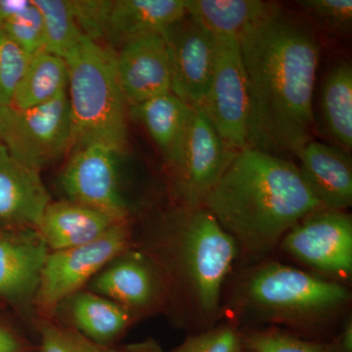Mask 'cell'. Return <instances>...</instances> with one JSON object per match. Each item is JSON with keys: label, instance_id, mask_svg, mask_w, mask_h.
<instances>
[{"label": "cell", "instance_id": "obj_1", "mask_svg": "<svg viewBox=\"0 0 352 352\" xmlns=\"http://www.w3.org/2000/svg\"><path fill=\"white\" fill-rule=\"evenodd\" d=\"M239 43L249 87V147L296 156L312 140L316 126L318 39L307 24L279 8Z\"/></svg>", "mask_w": 352, "mask_h": 352}, {"label": "cell", "instance_id": "obj_2", "mask_svg": "<svg viewBox=\"0 0 352 352\" xmlns=\"http://www.w3.org/2000/svg\"><path fill=\"white\" fill-rule=\"evenodd\" d=\"M203 207L239 252L254 258L272 251L294 226L322 208L296 164L252 147L235 153Z\"/></svg>", "mask_w": 352, "mask_h": 352}, {"label": "cell", "instance_id": "obj_3", "mask_svg": "<svg viewBox=\"0 0 352 352\" xmlns=\"http://www.w3.org/2000/svg\"><path fill=\"white\" fill-rule=\"evenodd\" d=\"M171 267L201 331L212 328L237 245L207 208L184 207L166 236Z\"/></svg>", "mask_w": 352, "mask_h": 352}, {"label": "cell", "instance_id": "obj_4", "mask_svg": "<svg viewBox=\"0 0 352 352\" xmlns=\"http://www.w3.org/2000/svg\"><path fill=\"white\" fill-rule=\"evenodd\" d=\"M75 148L102 143L120 155L127 148V103L118 76L117 53L82 36L65 59Z\"/></svg>", "mask_w": 352, "mask_h": 352}, {"label": "cell", "instance_id": "obj_5", "mask_svg": "<svg viewBox=\"0 0 352 352\" xmlns=\"http://www.w3.org/2000/svg\"><path fill=\"white\" fill-rule=\"evenodd\" d=\"M339 281L279 263L252 270L241 283L236 303L245 314L294 328H316L349 305Z\"/></svg>", "mask_w": 352, "mask_h": 352}, {"label": "cell", "instance_id": "obj_6", "mask_svg": "<svg viewBox=\"0 0 352 352\" xmlns=\"http://www.w3.org/2000/svg\"><path fill=\"white\" fill-rule=\"evenodd\" d=\"M68 92L30 109L0 106V144L20 163L41 171L73 147Z\"/></svg>", "mask_w": 352, "mask_h": 352}, {"label": "cell", "instance_id": "obj_7", "mask_svg": "<svg viewBox=\"0 0 352 352\" xmlns=\"http://www.w3.org/2000/svg\"><path fill=\"white\" fill-rule=\"evenodd\" d=\"M214 76L201 108L231 149L249 147L250 97L239 41L214 38Z\"/></svg>", "mask_w": 352, "mask_h": 352}, {"label": "cell", "instance_id": "obj_8", "mask_svg": "<svg viewBox=\"0 0 352 352\" xmlns=\"http://www.w3.org/2000/svg\"><path fill=\"white\" fill-rule=\"evenodd\" d=\"M129 242V233L124 222L89 244L50 252L34 298L38 307L51 311L80 292L83 285L124 251Z\"/></svg>", "mask_w": 352, "mask_h": 352}, {"label": "cell", "instance_id": "obj_9", "mask_svg": "<svg viewBox=\"0 0 352 352\" xmlns=\"http://www.w3.org/2000/svg\"><path fill=\"white\" fill-rule=\"evenodd\" d=\"M292 256L336 280L352 273V219L346 210L321 208L310 212L281 241Z\"/></svg>", "mask_w": 352, "mask_h": 352}, {"label": "cell", "instance_id": "obj_10", "mask_svg": "<svg viewBox=\"0 0 352 352\" xmlns=\"http://www.w3.org/2000/svg\"><path fill=\"white\" fill-rule=\"evenodd\" d=\"M120 156L102 143L75 148L61 175V186L69 201L126 222L129 208L120 188Z\"/></svg>", "mask_w": 352, "mask_h": 352}, {"label": "cell", "instance_id": "obj_11", "mask_svg": "<svg viewBox=\"0 0 352 352\" xmlns=\"http://www.w3.org/2000/svg\"><path fill=\"white\" fill-rule=\"evenodd\" d=\"M171 76V92L190 107L201 108L217 58L214 36L186 12L162 34Z\"/></svg>", "mask_w": 352, "mask_h": 352}, {"label": "cell", "instance_id": "obj_12", "mask_svg": "<svg viewBox=\"0 0 352 352\" xmlns=\"http://www.w3.org/2000/svg\"><path fill=\"white\" fill-rule=\"evenodd\" d=\"M201 109H194L179 163L173 168L184 207H201L235 156Z\"/></svg>", "mask_w": 352, "mask_h": 352}, {"label": "cell", "instance_id": "obj_13", "mask_svg": "<svg viewBox=\"0 0 352 352\" xmlns=\"http://www.w3.org/2000/svg\"><path fill=\"white\" fill-rule=\"evenodd\" d=\"M117 69L129 107L171 92L170 62L162 34L139 38L120 48Z\"/></svg>", "mask_w": 352, "mask_h": 352}, {"label": "cell", "instance_id": "obj_14", "mask_svg": "<svg viewBox=\"0 0 352 352\" xmlns=\"http://www.w3.org/2000/svg\"><path fill=\"white\" fill-rule=\"evenodd\" d=\"M50 254L38 230L0 232V298L27 303L36 298L41 271Z\"/></svg>", "mask_w": 352, "mask_h": 352}, {"label": "cell", "instance_id": "obj_15", "mask_svg": "<svg viewBox=\"0 0 352 352\" xmlns=\"http://www.w3.org/2000/svg\"><path fill=\"white\" fill-rule=\"evenodd\" d=\"M296 157L300 175L322 208L346 210L351 207V153L312 139Z\"/></svg>", "mask_w": 352, "mask_h": 352}, {"label": "cell", "instance_id": "obj_16", "mask_svg": "<svg viewBox=\"0 0 352 352\" xmlns=\"http://www.w3.org/2000/svg\"><path fill=\"white\" fill-rule=\"evenodd\" d=\"M50 203L39 170L20 163L0 144V222L36 228Z\"/></svg>", "mask_w": 352, "mask_h": 352}, {"label": "cell", "instance_id": "obj_17", "mask_svg": "<svg viewBox=\"0 0 352 352\" xmlns=\"http://www.w3.org/2000/svg\"><path fill=\"white\" fill-rule=\"evenodd\" d=\"M186 14L184 0H113L103 39L122 48L147 36L163 34Z\"/></svg>", "mask_w": 352, "mask_h": 352}, {"label": "cell", "instance_id": "obj_18", "mask_svg": "<svg viewBox=\"0 0 352 352\" xmlns=\"http://www.w3.org/2000/svg\"><path fill=\"white\" fill-rule=\"evenodd\" d=\"M117 222L94 208L74 201L50 203L36 230L48 250L64 251L89 244L105 235Z\"/></svg>", "mask_w": 352, "mask_h": 352}, {"label": "cell", "instance_id": "obj_19", "mask_svg": "<svg viewBox=\"0 0 352 352\" xmlns=\"http://www.w3.org/2000/svg\"><path fill=\"white\" fill-rule=\"evenodd\" d=\"M94 279L91 286L95 293L127 309L150 307L161 292L159 274L152 264L138 254L118 258Z\"/></svg>", "mask_w": 352, "mask_h": 352}, {"label": "cell", "instance_id": "obj_20", "mask_svg": "<svg viewBox=\"0 0 352 352\" xmlns=\"http://www.w3.org/2000/svg\"><path fill=\"white\" fill-rule=\"evenodd\" d=\"M129 108L173 170L182 157L194 108L173 92Z\"/></svg>", "mask_w": 352, "mask_h": 352}, {"label": "cell", "instance_id": "obj_21", "mask_svg": "<svg viewBox=\"0 0 352 352\" xmlns=\"http://www.w3.org/2000/svg\"><path fill=\"white\" fill-rule=\"evenodd\" d=\"M184 6L186 12L214 38L238 41L279 9L261 0H184Z\"/></svg>", "mask_w": 352, "mask_h": 352}, {"label": "cell", "instance_id": "obj_22", "mask_svg": "<svg viewBox=\"0 0 352 352\" xmlns=\"http://www.w3.org/2000/svg\"><path fill=\"white\" fill-rule=\"evenodd\" d=\"M68 300L76 330L100 346L115 340L131 323L127 308L98 294L80 291Z\"/></svg>", "mask_w": 352, "mask_h": 352}, {"label": "cell", "instance_id": "obj_23", "mask_svg": "<svg viewBox=\"0 0 352 352\" xmlns=\"http://www.w3.org/2000/svg\"><path fill=\"white\" fill-rule=\"evenodd\" d=\"M322 122L333 146L352 148V68L342 62L329 71L320 90Z\"/></svg>", "mask_w": 352, "mask_h": 352}, {"label": "cell", "instance_id": "obj_24", "mask_svg": "<svg viewBox=\"0 0 352 352\" xmlns=\"http://www.w3.org/2000/svg\"><path fill=\"white\" fill-rule=\"evenodd\" d=\"M68 85V66L63 58L39 51L30 57L11 106L30 109L43 105L67 91Z\"/></svg>", "mask_w": 352, "mask_h": 352}, {"label": "cell", "instance_id": "obj_25", "mask_svg": "<svg viewBox=\"0 0 352 352\" xmlns=\"http://www.w3.org/2000/svg\"><path fill=\"white\" fill-rule=\"evenodd\" d=\"M43 16L44 51L66 59L83 34L72 11L69 0H32Z\"/></svg>", "mask_w": 352, "mask_h": 352}, {"label": "cell", "instance_id": "obj_26", "mask_svg": "<svg viewBox=\"0 0 352 352\" xmlns=\"http://www.w3.org/2000/svg\"><path fill=\"white\" fill-rule=\"evenodd\" d=\"M242 352H327L325 342L300 339L278 330L242 333Z\"/></svg>", "mask_w": 352, "mask_h": 352}, {"label": "cell", "instance_id": "obj_27", "mask_svg": "<svg viewBox=\"0 0 352 352\" xmlns=\"http://www.w3.org/2000/svg\"><path fill=\"white\" fill-rule=\"evenodd\" d=\"M30 57L0 27V106L11 105Z\"/></svg>", "mask_w": 352, "mask_h": 352}, {"label": "cell", "instance_id": "obj_28", "mask_svg": "<svg viewBox=\"0 0 352 352\" xmlns=\"http://www.w3.org/2000/svg\"><path fill=\"white\" fill-rule=\"evenodd\" d=\"M0 27L30 56L44 50L43 16L32 0L25 9Z\"/></svg>", "mask_w": 352, "mask_h": 352}, {"label": "cell", "instance_id": "obj_29", "mask_svg": "<svg viewBox=\"0 0 352 352\" xmlns=\"http://www.w3.org/2000/svg\"><path fill=\"white\" fill-rule=\"evenodd\" d=\"M170 352H242V332L231 323L190 336Z\"/></svg>", "mask_w": 352, "mask_h": 352}, {"label": "cell", "instance_id": "obj_30", "mask_svg": "<svg viewBox=\"0 0 352 352\" xmlns=\"http://www.w3.org/2000/svg\"><path fill=\"white\" fill-rule=\"evenodd\" d=\"M41 352H113L73 329L44 323L41 327Z\"/></svg>", "mask_w": 352, "mask_h": 352}, {"label": "cell", "instance_id": "obj_31", "mask_svg": "<svg viewBox=\"0 0 352 352\" xmlns=\"http://www.w3.org/2000/svg\"><path fill=\"white\" fill-rule=\"evenodd\" d=\"M296 3L311 19L333 31L344 32L351 29V0H300Z\"/></svg>", "mask_w": 352, "mask_h": 352}, {"label": "cell", "instance_id": "obj_32", "mask_svg": "<svg viewBox=\"0 0 352 352\" xmlns=\"http://www.w3.org/2000/svg\"><path fill=\"white\" fill-rule=\"evenodd\" d=\"M69 4L83 36L97 43L103 38L113 0H69Z\"/></svg>", "mask_w": 352, "mask_h": 352}, {"label": "cell", "instance_id": "obj_33", "mask_svg": "<svg viewBox=\"0 0 352 352\" xmlns=\"http://www.w3.org/2000/svg\"><path fill=\"white\" fill-rule=\"evenodd\" d=\"M327 352H352V321H346L340 332L332 342L326 344Z\"/></svg>", "mask_w": 352, "mask_h": 352}, {"label": "cell", "instance_id": "obj_34", "mask_svg": "<svg viewBox=\"0 0 352 352\" xmlns=\"http://www.w3.org/2000/svg\"><path fill=\"white\" fill-rule=\"evenodd\" d=\"M31 0H0V25L29 6Z\"/></svg>", "mask_w": 352, "mask_h": 352}, {"label": "cell", "instance_id": "obj_35", "mask_svg": "<svg viewBox=\"0 0 352 352\" xmlns=\"http://www.w3.org/2000/svg\"><path fill=\"white\" fill-rule=\"evenodd\" d=\"M20 340L12 332L0 325V352H21Z\"/></svg>", "mask_w": 352, "mask_h": 352}, {"label": "cell", "instance_id": "obj_36", "mask_svg": "<svg viewBox=\"0 0 352 352\" xmlns=\"http://www.w3.org/2000/svg\"><path fill=\"white\" fill-rule=\"evenodd\" d=\"M120 352H164L161 347L154 340H146L140 344H132L126 346Z\"/></svg>", "mask_w": 352, "mask_h": 352}]
</instances>
